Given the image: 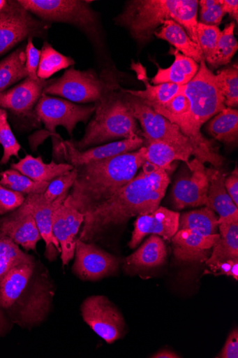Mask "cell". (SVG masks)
Wrapping results in <instances>:
<instances>
[{"instance_id": "obj_24", "label": "cell", "mask_w": 238, "mask_h": 358, "mask_svg": "<svg viewBox=\"0 0 238 358\" xmlns=\"http://www.w3.org/2000/svg\"><path fill=\"white\" fill-rule=\"evenodd\" d=\"M167 250L162 238L151 235L138 250L125 259V267L130 271L156 268L165 264Z\"/></svg>"}, {"instance_id": "obj_20", "label": "cell", "mask_w": 238, "mask_h": 358, "mask_svg": "<svg viewBox=\"0 0 238 358\" xmlns=\"http://www.w3.org/2000/svg\"><path fill=\"white\" fill-rule=\"evenodd\" d=\"M67 195L62 194L54 202L50 203L43 194H29L24 201L35 218L42 239L46 244V255L50 260L61 252L59 244L52 230L53 213L59 204L64 202Z\"/></svg>"}, {"instance_id": "obj_48", "label": "cell", "mask_w": 238, "mask_h": 358, "mask_svg": "<svg viewBox=\"0 0 238 358\" xmlns=\"http://www.w3.org/2000/svg\"><path fill=\"white\" fill-rule=\"evenodd\" d=\"M224 13L229 14L237 23L238 22V1L237 0H220Z\"/></svg>"}, {"instance_id": "obj_7", "label": "cell", "mask_w": 238, "mask_h": 358, "mask_svg": "<svg viewBox=\"0 0 238 358\" xmlns=\"http://www.w3.org/2000/svg\"><path fill=\"white\" fill-rule=\"evenodd\" d=\"M125 99L135 120L143 129L147 141H159L179 147L194 155L202 164L209 162V157L186 136L178 125L156 113L150 106L131 94L124 92Z\"/></svg>"}, {"instance_id": "obj_15", "label": "cell", "mask_w": 238, "mask_h": 358, "mask_svg": "<svg viewBox=\"0 0 238 358\" xmlns=\"http://www.w3.org/2000/svg\"><path fill=\"white\" fill-rule=\"evenodd\" d=\"M75 256L73 272L82 280H100L114 275L119 271V259L94 243L77 239Z\"/></svg>"}, {"instance_id": "obj_22", "label": "cell", "mask_w": 238, "mask_h": 358, "mask_svg": "<svg viewBox=\"0 0 238 358\" xmlns=\"http://www.w3.org/2000/svg\"><path fill=\"white\" fill-rule=\"evenodd\" d=\"M209 187L207 206L218 215V223L238 222V207L226 191L224 181L226 175L219 170L208 169Z\"/></svg>"}, {"instance_id": "obj_42", "label": "cell", "mask_w": 238, "mask_h": 358, "mask_svg": "<svg viewBox=\"0 0 238 358\" xmlns=\"http://www.w3.org/2000/svg\"><path fill=\"white\" fill-rule=\"evenodd\" d=\"M24 194L0 185V216L8 214L23 205Z\"/></svg>"}, {"instance_id": "obj_28", "label": "cell", "mask_w": 238, "mask_h": 358, "mask_svg": "<svg viewBox=\"0 0 238 358\" xmlns=\"http://www.w3.org/2000/svg\"><path fill=\"white\" fill-rule=\"evenodd\" d=\"M144 149L146 161L167 173L172 171L174 162L183 161L188 164L192 156L191 153L179 147L159 141H147V146H145Z\"/></svg>"}, {"instance_id": "obj_36", "label": "cell", "mask_w": 238, "mask_h": 358, "mask_svg": "<svg viewBox=\"0 0 238 358\" xmlns=\"http://www.w3.org/2000/svg\"><path fill=\"white\" fill-rule=\"evenodd\" d=\"M217 84L223 97L226 108H237L238 106V69L237 64L218 72Z\"/></svg>"}, {"instance_id": "obj_27", "label": "cell", "mask_w": 238, "mask_h": 358, "mask_svg": "<svg viewBox=\"0 0 238 358\" xmlns=\"http://www.w3.org/2000/svg\"><path fill=\"white\" fill-rule=\"evenodd\" d=\"M220 238L212 248L206 264L212 270L228 259H238V222L220 223Z\"/></svg>"}, {"instance_id": "obj_4", "label": "cell", "mask_w": 238, "mask_h": 358, "mask_svg": "<svg viewBox=\"0 0 238 358\" xmlns=\"http://www.w3.org/2000/svg\"><path fill=\"white\" fill-rule=\"evenodd\" d=\"M197 0H131L115 18L140 43L148 42L156 29L167 20H174L184 28L191 39L198 45Z\"/></svg>"}, {"instance_id": "obj_10", "label": "cell", "mask_w": 238, "mask_h": 358, "mask_svg": "<svg viewBox=\"0 0 238 358\" xmlns=\"http://www.w3.org/2000/svg\"><path fill=\"white\" fill-rule=\"evenodd\" d=\"M50 27V23L34 17L18 1H8L0 12V55L26 38L45 36Z\"/></svg>"}, {"instance_id": "obj_47", "label": "cell", "mask_w": 238, "mask_h": 358, "mask_svg": "<svg viewBox=\"0 0 238 358\" xmlns=\"http://www.w3.org/2000/svg\"><path fill=\"white\" fill-rule=\"evenodd\" d=\"M224 185L230 197L238 207V171L236 167L228 177H225Z\"/></svg>"}, {"instance_id": "obj_35", "label": "cell", "mask_w": 238, "mask_h": 358, "mask_svg": "<svg viewBox=\"0 0 238 358\" xmlns=\"http://www.w3.org/2000/svg\"><path fill=\"white\" fill-rule=\"evenodd\" d=\"M49 184L34 181L13 169L0 173V185L24 194H44Z\"/></svg>"}, {"instance_id": "obj_31", "label": "cell", "mask_w": 238, "mask_h": 358, "mask_svg": "<svg viewBox=\"0 0 238 358\" xmlns=\"http://www.w3.org/2000/svg\"><path fill=\"white\" fill-rule=\"evenodd\" d=\"M218 216L206 206L180 215L179 230H193L206 235L218 234Z\"/></svg>"}, {"instance_id": "obj_16", "label": "cell", "mask_w": 238, "mask_h": 358, "mask_svg": "<svg viewBox=\"0 0 238 358\" xmlns=\"http://www.w3.org/2000/svg\"><path fill=\"white\" fill-rule=\"evenodd\" d=\"M84 220L83 214L64 203L59 204L53 213L52 230L59 244L63 266L69 264L75 257L77 237Z\"/></svg>"}, {"instance_id": "obj_18", "label": "cell", "mask_w": 238, "mask_h": 358, "mask_svg": "<svg viewBox=\"0 0 238 358\" xmlns=\"http://www.w3.org/2000/svg\"><path fill=\"white\" fill-rule=\"evenodd\" d=\"M0 232L27 251H36L38 242L43 240L35 218L24 203L0 217Z\"/></svg>"}, {"instance_id": "obj_23", "label": "cell", "mask_w": 238, "mask_h": 358, "mask_svg": "<svg viewBox=\"0 0 238 358\" xmlns=\"http://www.w3.org/2000/svg\"><path fill=\"white\" fill-rule=\"evenodd\" d=\"M11 169L36 182H49L70 172L74 167L69 164H55L54 161L47 164L41 156L34 157L27 155L17 164L11 165Z\"/></svg>"}, {"instance_id": "obj_37", "label": "cell", "mask_w": 238, "mask_h": 358, "mask_svg": "<svg viewBox=\"0 0 238 358\" xmlns=\"http://www.w3.org/2000/svg\"><path fill=\"white\" fill-rule=\"evenodd\" d=\"M234 22L227 24L221 31L214 56L212 68L217 69L230 62L238 49V44L234 36Z\"/></svg>"}, {"instance_id": "obj_12", "label": "cell", "mask_w": 238, "mask_h": 358, "mask_svg": "<svg viewBox=\"0 0 238 358\" xmlns=\"http://www.w3.org/2000/svg\"><path fill=\"white\" fill-rule=\"evenodd\" d=\"M84 321L99 337L109 344L126 334V321L117 306L104 296H92L81 306Z\"/></svg>"}, {"instance_id": "obj_21", "label": "cell", "mask_w": 238, "mask_h": 358, "mask_svg": "<svg viewBox=\"0 0 238 358\" xmlns=\"http://www.w3.org/2000/svg\"><path fill=\"white\" fill-rule=\"evenodd\" d=\"M219 238V234L209 236L193 230H179L172 239L174 254L181 262H206Z\"/></svg>"}, {"instance_id": "obj_26", "label": "cell", "mask_w": 238, "mask_h": 358, "mask_svg": "<svg viewBox=\"0 0 238 358\" xmlns=\"http://www.w3.org/2000/svg\"><path fill=\"white\" fill-rule=\"evenodd\" d=\"M154 35L157 38L168 42L177 50L197 63L205 60L199 45L191 39L184 28L174 20L165 21Z\"/></svg>"}, {"instance_id": "obj_13", "label": "cell", "mask_w": 238, "mask_h": 358, "mask_svg": "<svg viewBox=\"0 0 238 358\" xmlns=\"http://www.w3.org/2000/svg\"><path fill=\"white\" fill-rule=\"evenodd\" d=\"M185 164L173 186V206L177 210L207 206L209 187L208 169L197 158Z\"/></svg>"}, {"instance_id": "obj_5", "label": "cell", "mask_w": 238, "mask_h": 358, "mask_svg": "<svg viewBox=\"0 0 238 358\" xmlns=\"http://www.w3.org/2000/svg\"><path fill=\"white\" fill-rule=\"evenodd\" d=\"M120 88L112 91L95 103L94 116L88 124L83 138L73 145L80 151L114 141L143 138Z\"/></svg>"}, {"instance_id": "obj_19", "label": "cell", "mask_w": 238, "mask_h": 358, "mask_svg": "<svg viewBox=\"0 0 238 358\" xmlns=\"http://www.w3.org/2000/svg\"><path fill=\"white\" fill-rule=\"evenodd\" d=\"M53 80H33L29 78H25L15 87L0 93V108L9 110L23 117L35 116L34 108L38 103L45 88Z\"/></svg>"}, {"instance_id": "obj_39", "label": "cell", "mask_w": 238, "mask_h": 358, "mask_svg": "<svg viewBox=\"0 0 238 358\" xmlns=\"http://www.w3.org/2000/svg\"><path fill=\"white\" fill-rule=\"evenodd\" d=\"M7 111L0 108V144L3 148L4 153L0 160V165H6L12 157H19L21 150L20 144L15 137L8 120Z\"/></svg>"}, {"instance_id": "obj_3", "label": "cell", "mask_w": 238, "mask_h": 358, "mask_svg": "<svg viewBox=\"0 0 238 358\" xmlns=\"http://www.w3.org/2000/svg\"><path fill=\"white\" fill-rule=\"evenodd\" d=\"M144 147L75 168L77 176L64 205L84 215L110 200L145 164Z\"/></svg>"}, {"instance_id": "obj_1", "label": "cell", "mask_w": 238, "mask_h": 358, "mask_svg": "<svg viewBox=\"0 0 238 358\" xmlns=\"http://www.w3.org/2000/svg\"><path fill=\"white\" fill-rule=\"evenodd\" d=\"M170 183L168 173L146 161L142 171L113 196L84 215L79 240L91 243L131 218L157 209Z\"/></svg>"}, {"instance_id": "obj_6", "label": "cell", "mask_w": 238, "mask_h": 358, "mask_svg": "<svg viewBox=\"0 0 238 358\" xmlns=\"http://www.w3.org/2000/svg\"><path fill=\"white\" fill-rule=\"evenodd\" d=\"M116 76L105 72L98 76L93 70H67L59 79H54L43 93L57 95L69 101L97 103L109 92L120 89Z\"/></svg>"}, {"instance_id": "obj_11", "label": "cell", "mask_w": 238, "mask_h": 358, "mask_svg": "<svg viewBox=\"0 0 238 358\" xmlns=\"http://www.w3.org/2000/svg\"><path fill=\"white\" fill-rule=\"evenodd\" d=\"M95 112V106H82L69 101L51 97L43 93L34 114L42 122L52 137H59L56 134L58 126L64 127L70 136L79 122L86 123Z\"/></svg>"}, {"instance_id": "obj_25", "label": "cell", "mask_w": 238, "mask_h": 358, "mask_svg": "<svg viewBox=\"0 0 238 358\" xmlns=\"http://www.w3.org/2000/svg\"><path fill=\"white\" fill-rule=\"evenodd\" d=\"M175 57L171 67L163 69L158 68L156 75L151 82L156 85L172 83L179 85L188 84L197 74L199 64L193 59L185 56L176 49L169 51Z\"/></svg>"}, {"instance_id": "obj_8", "label": "cell", "mask_w": 238, "mask_h": 358, "mask_svg": "<svg viewBox=\"0 0 238 358\" xmlns=\"http://www.w3.org/2000/svg\"><path fill=\"white\" fill-rule=\"evenodd\" d=\"M18 3L40 20L62 22L77 27L91 38L98 41V23L96 13L88 1L80 0H18Z\"/></svg>"}, {"instance_id": "obj_34", "label": "cell", "mask_w": 238, "mask_h": 358, "mask_svg": "<svg viewBox=\"0 0 238 358\" xmlns=\"http://www.w3.org/2000/svg\"><path fill=\"white\" fill-rule=\"evenodd\" d=\"M75 60L57 51L47 42H45L41 50L40 61L38 71L40 79L47 80L61 70L73 66Z\"/></svg>"}, {"instance_id": "obj_14", "label": "cell", "mask_w": 238, "mask_h": 358, "mask_svg": "<svg viewBox=\"0 0 238 358\" xmlns=\"http://www.w3.org/2000/svg\"><path fill=\"white\" fill-rule=\"evenodd\" d=\"M53 139L57 143H54V152L62 156L74 168L133 152L140 149L144 145L143 138L137 136L80 151L75 148L72 141H64L59 137H53Z\"/></svg>"}, {"instance_id": "obj_2", "label": "cell", "mask_w": 238, "mask_h": 358, "mask_svg": "<svg viewBox=\"0 0 238 358\" xmlns=\"http://www.w3.org/2000/svg\"><path fill=\"white\" fill-rule=\"evenodd\" d=\"M49 272L37 262L13 268L0 280V307L12 323L32 329L49 316L54 296Z\"/></svg>"}, {"instance_id": "obj_41", "label": "cell", "mask_w": 238, "mask_h": 358, "mask_svg": "<svg viewBox=\"0 0 238 358\" xmlns=\"http://www.w3.org/2000/svg\"><path fill=\"white\" fill-rule=\"evenodd\" d=\"M77 176V170L74 168L73 171L64 173L52 180L43 194L45 199L48 202L52 203L60 197L61 195L69 194Z\"/></svg>"}, {"instance_id": "obj_50", "label": "cell", "mask_w": 238, "mask_h": 358, "mask_svg": "<svg viewBox=\"0 0 238 358\" xmlns=\"http://www.w3.org/2000/svg\"><path fill=\"white\" fill-rule=\"evenodd\" d=\"M151 357L154 358H178L180 357L177 353L173 351L164 350L154 354Z\"/></svg>"}, {"instance_id": "obj_45", "label": "cell", "mask_w": 238, "mask_h": 358, "mask_svg": "<svg viewBox=\"0 0 238 358\" xmlns=\"http://www.w3.org/2000/svg\"><path fill=\"white\" fill-rule=\"evenodd\" d=\"M216 357L237 358L238 357V330L234 329L229 334L221 352Z\"/></svg>"}, {"instance_id": "obj_49", "label": "cell", "mask_w": 238, "mask_h": 358, "mask_svg": "<svg viewBox=\"0 0 238 358\" xmlns=\"http://www.w3.org/2000/svg\"><path fill=\"white\" fill-rule=\"evenodd\" d=\"M11 322L5 311L0 307V338L6 336L11 329Z\"/></svg>"}, {"instance_id": "obj_38", "label": "cell", "mask_w": 238, "mask_h": 358, "mask_svg": "<svg viewBox=\"0 0 238 358\" xmlns=\"http://www.w3.org/2000/svg\"><path fill=\"white\" fill-rule=\"evenodd\" d=\"M196 32L198 45L203 57L206 62L211 66L221 30L218 27L198 22Z\"/></svg>"}, {"instance_id": "obj_33", "label": "cell", "mask_w": 238, "mask_h": 358, "mask_svg": "<svg viewBox=\"0 0 238 358\" xmlns=\"http://www.w3.org/2000/svg\"><path fill=\"white\" fill-rule=\"evenodd\" d=\"M146 85L144 90H122L131 94L137 99L142 100L146 104L162 105L170 100H172L174 96L180 93L184 87V85H179L172 83H163L156 85H151L147 80L142 79Z\"/></svg>"}, {"instance_id": "obj_44", "label": "cell", "mask_w": 238, "mask_h": 358, "mask_svg": "<svg viewBox=\"0 0 238 358\" xmlns=\"http://www.w3.org/2000/svg\"><path fill=\"white\" fill-rule=\"evenodd\" d=\"M225 15L220 0H218L216 5L211 8L207 10H200V22L206 25L218 27Z\"/></svg>"}, {"instance_id": "obj_32", "label": "cell", "mask_w": 238, "mask_h": 358, "mask_svg": "<svg viewBox=\"0 0 238 358\" xmlns=\"http://www.w3.org/2000/svg\"><path fill=\"white\" fill-rule=\"evenodd\" d=\"M36 262L35 257L24 252L18 245L0 232V280L13 268Z\"/></svg>"}, {"instance_id": "obj_51", "label": "cell", "mask_w": 238, "mask_h": 358, "mask_svg": "<svg viewBox=\"0 0 238 358\" xmlns=\"http://www.w3.org/2000/svg\"><path fill=\"white\" fill-rule=\"evenodd\" d=\"M8 1L6 0H0V12H1L7 6Z\"/></svg>"}, {"instance_id": "obj_30", "label": "cell", "mask_w": 238, "mask_h": 358, "mask_svg": "<svg viewBox=\"0 0 238 358\" xmlns=\"http://www.w3.org/2000/svg\"><path fill=\"white\" fill-rule=\"evenodd\" d=\"M25 49L23 45L0 62V93L27 78Z\"/></svg>"}, {"instance_id": "obj_40", "label": "cell", "mask_w": 238, "mask_h": 358, "mask_svg": "<svg viewBox=\"0 0 238 358\" xmlns=\"http://www.w3.org/2000/svg\"><path fill=\"white\" fill-rule=\"evenodd\" d=\"M148 106L156 113L163 116L168 120L188 115L191 110V103L188 96L184 94V87L180 93L174 96L173 99L168 102L162 105L149 104Z\"/></svg>"}, {"instance_id": "obj_43", "label": "cell", "mask_w": 238, "mask_h": 358, "mask_svg": "<svg viewBox=\"0 0 238 358\" xmlns=\"http://www.w3.org/2000/svg\"><path fill=\"white\" fill-rule=\"evenodd\" d=\"M27 78L33 80H40L38 76L41 50H38L32 43V38H29L25 49Z\"/></svg>"}, {"instance_id": "obj_46", "label": "cell", "mask_w": 238, "mask_h": 358, "mask_svg": "<svg viewBox=\"0 0 238 358\" xmlns=\"http://www.w3.org/2000/svg\"><path fill=\"white\" fill-rule=\"evenodd\" d=\"M217 275H225L238 280V259H228L217 264L212 270Z\"/></svg>"}, {"instance_id": "obj_29", "label": "cell", "mask_w": 238, "mask_h": 358, "mask_svg": "<svg viewBox=\"0 0 238 358\" xmlns=\"http://www.w3.org/2000/svg\"><path fill=\"white\" fill-rule=\"evenodd\" d=\"M207 131L216 140L227 145L234 144L238 138V112L225 108L208 123Z\"/></svg>"}, {"instance_id": "obj_9", "label": "cell", "mask_w": 238, "mask_h": 358, "mask_svg": "<svg viewBox=\"0 0 238 358\" xmlns=\"http://www.w3.org/2000/svg\"><path fill=\"white\" fill-rule=\"evenodd\" d=\"M184 94L191 103L189 120L195 133L202 135L200 128L226 107L216 82V75L202 60L195 76L184 85Z\"/></svg>"}, {"instance_id": "obj_17", "label": "cell", "mask_w": 238, "mask_h": 358, "mask_svg": "<svg viewBox=\"0 0 238 358\" xmlns=\"http://www.w3.org/2000/svg\"><path fill=\"white\" fill-rule=\"evenodd\" d=\"M180 214L163 207L154 212L138 216L134 222V229L128 243L131 249H135L148 235L162 237L171 241L179 231Z\"/></svg>"}]
</instances>
